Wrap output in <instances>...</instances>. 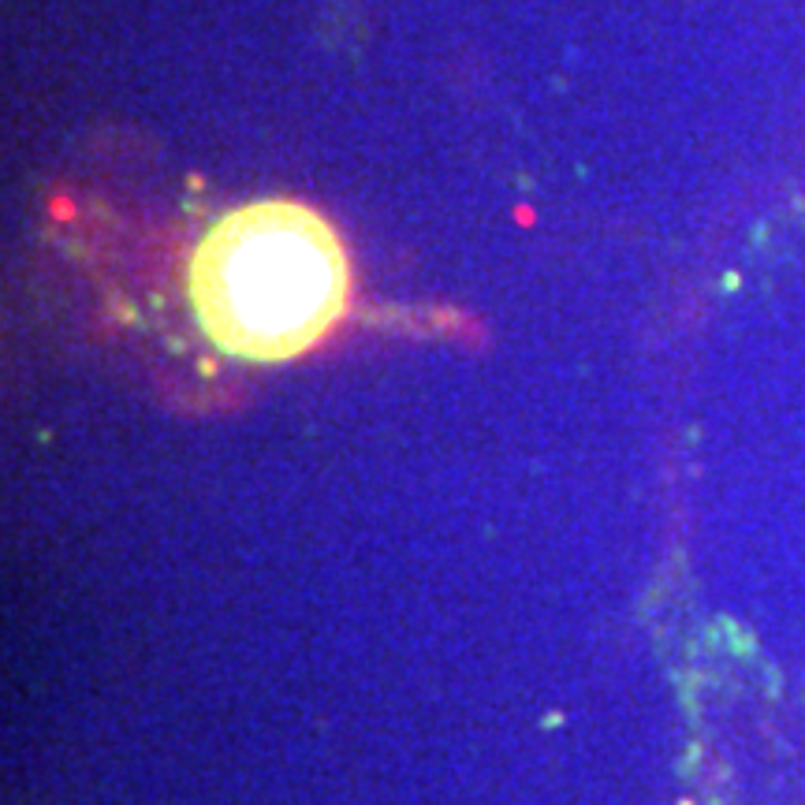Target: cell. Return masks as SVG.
Returning <instances> with one entry per match:
<instances>
[{
	"instance_id": "obj_1",
	"label": "cell",
	"mask_w": 805,
	"mask_h": 805,
	"mask_svg": "<svg viewBox=\"0 0 805 805\" xmlns=\"http://www.w3.org/2000/svg\"><path fill=\"white\" fill-rule=\"evenodd\" d=\"M194 314L228 355L306 351L343 310L347 261L325 220L295 202L243 205L194 254Z\"/></svg>"
}]
</instances>
